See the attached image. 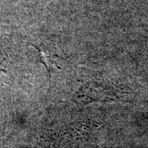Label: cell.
Masks as SVG:
<instances>
[{
  "label": "cell",
  "mask_w": 148,
  "mask_h": 148,
  "mask_svg": "<svg viewBox=\"0 0 148 148\" xmlns=\"http://www.w3.org/2000/svg\"><path fill=\"white\" fill-rule=\"evenodd\" d=\"M116 97L115 89L104 83L88 82L85 84L77 94V99L82 103L93 101H110Z\"/></svg>",
  "instance_id": "cell-1"
}]
</instances>
